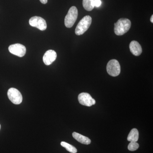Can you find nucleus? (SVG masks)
Returning <instances> with one entry per match:
<instances>
[{
  "mask_svg": "<svg viewBox=\"0 0 153 153\" xmlns=\"http://www.w3.org/2000/svg\"><path fill=\"white\" fill-rule=\"evenodd\" d=\"M131 27V22L129 19L122 18L115 23L114 31L117 36H122L127 33Z\"/></svg>",
  "mask_w": 153,
  "mask_h": 153,
  "instance_id": "1",
  "label": "nucleus"
},
{
  "mask_svg": "<svg viewBox=\"0 0 153 153\" xmlns=\"http://www.w3.org/2000/svg\"><path fill=\"white\" fill-rule=\"evenodd\" d=\"M92 19L89 16H85L79 22L75 29V33L77 36H80L86 32L90 27Z\"/></svg>",
  "mask_w": 153,
  "mask_h": 153,
  "instance_id": "2",
  "label": "nucleus"
},
{
  "mask_svg": "<svg viewBox=\"0 0 153 153\" xmlns=\"http://www.w3.org/2000/svg\"><path fill=\"white\" fill-rule=\"evenodd\" d=\"M78 16V10L74 6L71 7L65 17L64 23L66 27L70 28L73 27Z\"/></svg>",
  "mask_w": 153,
  "mask_h": 153,
  "instance_id": "3",
  "label": "nucleus"
},
{
  "mask_svg": "<svg viewBox=\"0 0 153 153\" xmlns=\"http://www.w3.org/2000/svg\"><path fill=\"white\" fill-rule=\"evenodd\" d=\"M106 70L108 73L111 76H118L120 73V66L117 60L112 59L107 63Z\"/></svg>",
  "mask_w": 153,
  "mask_h": 153,
  "instance_id": "4",
  "label": "nucleus"
},
{
  "mask_svg": "<svg viewBox=\"0 0 153 153\" xmlns=\"http://www.w3.org/2000/svg\"><path fill=\"white\" fill-rule=\"evenodd\" d=\"M7 95L10 100L14 104L18 105L22 103L23 100L22 94L16 88H10L8 91Z\"/></svg>",
  "mask_w": 153,
  "mask_h": 153,
  "instance_id": "5",
  "label": "nucleus"
},
{
  "mask_svg": "<svg viewBox=\"0 0 153 153\" xmlns=\"http://www.w3.org/2000/svg\"><path fill=\"white\" fill-rule=\"evenodd\" d=\"M29 24L32 27L38 28L41 31H44L47 28V25L46 21L41 17L38 16L32 17L29 20Z\"/></svg>",
  "mask_w": 153,
  "mask_h": 153,
  "instance_id": "6",
  "label": "nucleus"
},
{
  "mask_svg": "<svg viewBox=\"0 0 153 153\" xmlns=\"http://www.w3.org/2000/svg\"><path fill=\"white\" fill-rule=\"evenodd\" d=\"M9 51L13 55L19 57H23L26 53V48L25 46L20 44L11 45L9 47Z\"/></svg>",
  "mask_w": 153,
  "mask_h": 153,
  "instance_id": "7",
  "label": "nucleus"
},
{
  "mask_svg": "<svg viewBox=\"0 0 153 153\" xmlns=\"http://www.w3.org/2000/svg\"><path fill=\"white\" fill-rule=\"evenodd\" d=\"M78 101L80 104L87 106H91L95 104V100L89 94L81 93L78 97Z\"/></svg>",
  "mask_w": 153,
  "mask_h": 153,
  "instance_id": "8",
  "label": "nucleus"
},
{
  "mask_svg": "<svg viewBox=\"0 0 153 153\" xmlns=\"http://www.w3.org/2000/svg\"><path fill=\"white\" fill-rule=\"evenodd\" d=\"M57 53L54 50H49L46 52L43 56V61L45 65H50L57 58Z\"/></svg>",
  "mask_w": 153,
  "mask_h": 153,
  "instance_id": "9",
  "label": "nucleus"
},
{
  "mask_svg": "<svg viewBox=\"0 0 153 153\" xmlns=\"http://www.w3.org/2000/svg\"><path fill=\"white\" fill-rule=\"evenodd\" d=\"M130 50L133 55L138 56L142 53L141 46L137 41H132L129 45Z\"/></svg>",
  "mask_w": 153,
  "mask_h": 153,
  "instance_id": "10",
  "label": "nucleus"
},
{
  "mask_svg": "<svg viewBox=\"0 0 153 153\" xmlns=\"http://www.w3.org/2000/svg\"><path fill=\"white\" fill-rule=\"evenodd\" d=\"M72 136L76 140L83 144L89 145L91 143L90 139L75 132L72 133Z\"/></svg>",
  "mask_w": 153,
  "mask_h": 153,
  "instance_id": "11",
  "label": "nucleus"
},
{
  "mask_svg": "<svg viewBox=\"0 0 153 153\" xmlns=\"http://www.w3.org/2000/svg\"><path fill=\"white\" fill-rule=\"evenodd\" d=\"M139 139V132L136 128H133L127 137L128 141L137 142Z\"/></svg>",
  "mask_w": 153,
  "mask_h": 153,
  "instance_id": "12",
  "label": "nucleus"
},
{
  "mask_svg": "<svg viewBox=\"0 0 153 153\" xmlns=\"http://www.w3.org/2000/svg\"><path fill=\"white\" fill-rule=\"evenodd\" d=\"M94 0H82V5L86 10L91 11L94 7Z\"/></svg>",
  "mask_w": 153,
  "mask_h": 153,
  "instance_id": "13",
  "label": "nucleus"
},
{
  "mask_svg": "<svg viewBox=\"0 0 153 153\" xmlns=\"http://www.w3.org/2000/svg\"><path fill=\"white\" fill-rule=\"evenodd\" d=\"M60 145L63 147L65 148L66 150L71 153H76L77 152V149L76 148L74 147V146L69 144L68 143L65 142H61Z\"/></svg>",
  "mask_w": 153,
  "mask_h": 153,
  "instance_id": "14",
  "label": "nucleus"
},
{
  "mask_svg": "<svg viewBox=\"0 0 153 153\" xmlns=\"http://www.w3.org/2000/svg\"><path fill=\"white\" fill-rule=\"evenodd\" d=\"M139 147V144L134 142H131L128 147L129 150L132 152L137 150Z\"/></svg>",
  "mask_w": 153,
  "mask_h": 153,
  "instance_id": "15",
  "label": "nucleus"
},
{
  "mask_svg": "<svg viewBox=\"0 0 153 153\" xmlns=\"http://www.w3.org/2000/svg\"><path fill=\"white\" fill-rule=\"evenodd\" d=\"M101 1L100 0H94V7H98L101 5Z\"/></svg>",
  "mask_w": 153,
  "mask_h": 153,
  "instance_id": "16",
  "label": "nucleus"
},
{
  "mask_svg": "<svg viewBox=\"0 0 153 153\" xmlns=\"http://www.w3.org/2000/svg\"><path fill=\"white\" fill-rule=\"evenodd\" d=\"M41 3L43 4H46L48 1V0H40Z\"/></svg>",
  "mask_w": 153,
  "mask_h": 153,
  "instance_id": "17",
  "label": "nucleus"
},
{
  "mask_svg": "<svg viewBox=\"0 0 153 153\" xmlns=\"http://www.w3.org/2000/svg\"><path fill=\"white\" fill-rule=\"evenodd\" d=\"M151 22H152V23H153V16L152 15V17H151L150 19Z\"/></svg>",
  "mask_w": 153,
  "mask_h": 153,
  "instance_id": "18",
  "label": "nucleus"
},
{
  "mask_svg": "<svg viewBox=\"0 0 153 153\" xmlns=\"http://www.w3.org/2000/svg\"><path fill=\"white\" fill-rule=\"evenodd\" d=\"M1 125H0V129H1Z\"/></svg>",
  "mask_w": 153,
  "mask_h": 153,
  "instance_id": "19",
  "label": "nucleus"
}]
</instances>
